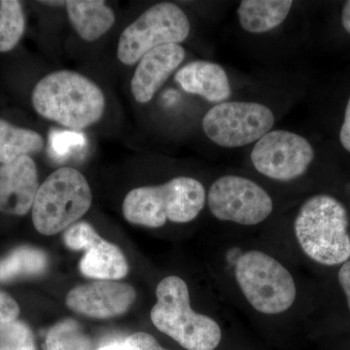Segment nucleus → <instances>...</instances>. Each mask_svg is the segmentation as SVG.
<instances>
[{
	"mask_svg": "<svg viewBox=\"0 0 350 350\" xmlns=\"http://www.w3.org/2000/svg\"><path fill=\"white\" fill-rule=\"evenodd\" d=\"M31 98L40 116L72 130L96 123L105 108L100 88L86 76L70 70L46 75L34 87Z\"/></svg>",
	"mask_w": 350,
	"mask_h": 350,
	"instance_id": "nucleus-1",
	"label": "nucleus"
},
{
	"mask_svg": "<svg viewBox=\"0 0 350 350\" xmlns=\"http://www.w3.org/2000/svg\"><path fill=\"white\" fill-rule=\"evenodd\" d=\"M349 223V213L340 200L330 195H314L297 213L295 236L312 261L337 266L350 259Z\"/></svg>",
	"mask_w": 350,
	"mask_h": 350,
	"instance_id": "nucleus-2",
	"label": "nucleus"
},
{
	"mask_svg": "<svg viewBox=\"0 0 350 350\" xmlns=\"http://www.w3.org/2000/svg\"><path fill=\"white\" fill-rule=\"evenodd\" d=\"M206 202V189L199 180L179 176L162 185L133 189L124 200L123 213L133 224L160 228L167 220L191 222Z\"/></svg>",
	"mask_w": 350,
	"mask_h": 350,
	"instance_id": "nucleus-3",
	"label": "nucleus"
},
{
	"mask_svg": "<svg viewBox=\"0 0 350 350\" xmlns=\"http://www.w3.org/2000/svg\"><path fill=\"white\" fill-rule=\"evenodd\" d=\"M151 320L159 331L186 350H214L222 338L215 320L192 310L187 284L178 276H167L156 289Z\"/></svg>",
	"mask_w": 350,
	"mask_h": 350,
	"instance_id": "nucleus-4",
	"label": "nucleus"
},
{
	"mask_svg": "<svg viewBox=\"0 0 350 350\" xmlns=\"http://www.w3.org/2000/svg\"><path fill=\"white\" fill-rule=\"evenodd\" d=\"M92 191L84 175L72 167L53 172L38 189L32 206L34 227L52 236L76 222L92 206Z\"/></svg>",
	"mask_w": 350,
	"mask_h": 350,
	"instance_id": "nucleus-5",
	"label": "nucleus"
},
{
	"mask_svg": "<svg viewBox=\"0 0 350 350\" xmlns=\"http://www.w3.org/2000/svg\"><path fill=\"white\" fill-rule=\"evenodd\" d=\"M234 275L246 300L262 314L286 312L296 300L293 276L282 262L262 251L250 250L241 255Z\"/></svg>",
	"mask_w": 350,
	"mask_h": 350,
	"instance_id": "nucleus-6",
	"label": "nucleus"
},
{
	"mask_svg": "<svg viewBox=\"0 0 350 350\" xmlns=\"http://www.w3.org/2000/svg\"><path fill=\"white\" fill-rule=\"evenodd\" d=\"M190 31V22L180 7L161 2L145 11L122 32L117 57L122 64L133 66L159 46L183 42Z\"/></svg>",
	"mask_w": 350,
	"mask_h": 350,
	"instance_id": "nucleus-7",
	"label": "nucleus"
},
{
	"mask_svg": "<svg viewBox=\"0 0 350 350\" xmlns=\"http://www.w3.org/2000/svg\"><path fill=\"white\" fill-rule=\"evenodd\" d=\"M275 116L271 108L252 101H225L214 105L202 119V130L223 148L256 144L273 130Z\"/></svg>",
	"mask_w": 350,
	"mask_h": 350,
	"instance_id": "nucleus-8",
	"label": "nucleus"
},
{
	"mask_svg": "<svg viewBox=\"0 0 350 350\" xmlns=\"http://www.w3.org/2000/svg\"><path fill=\"white\" fill-rule=\"evenodd\" d=\"M206 200L214 217L243 226L260 224L273 211L269 193L256 182L239 175L216 179Z\"/></svg>",
	"mask_w": 350,
	"mask_h": 350,
	"instance_id": "nucleus-9",
	"label": "nucleus"
},
{
	"mask_svg": "<svg viewBox=\"0 0 350 350\" xmlns=\"http://www.w3.org/2000/svg\"><path fill=\"white\" fill-rule=\"evenodd\" d=\"M314 157V149L305 137L286 130L269 131L250 153L251 163L259 174L282 182L303 176Z\"/></svg>",
	"mask_w": 350,
	"mask_h": 350,
	"instance_id": "nucleus-10",
	"label": "nucleus"
},
{
	"mask_svg": "<svg viewBox=\"0 0 350 350\" xmlns=\"http://www.w3.org/2000/svg\"><path fill=\"white\" fill-rule=\"evenodd\" d=\"M135 300V291L130 285L108 280L76 287L66 297L71 310L96 319L123 314Z\"/></svg>",
	"mask_w": 350,
	"mask_h": 350,
	"instance_id": "nucleus-11",
	"label": "nucleus"
},
{
	"mask_svg": "<svg viewBox=\"0 0 350 350\" xmlns=\"http://www.w3.org/2000/svg\"><path fill=\"white\" fill-rule=\"evenodd\" d=\"M185 57L186 51L180 44H165L145 54L131 78V90L135 100L149 103Z\"/></svg>",
	"mask_w": 350,
	"mask_h": 350,
	"instance_id": "nucleus-12",
	"label": "nucleus"
},
{
	"mask_svg": "<svg viewBox=\"0 0 350 350\" xmlns=\"http://www.w3.org/2000/svg\"><path fill=\"white\" fill-rule=\"evenodd\" d=\"M38 169L29 156L0 167V213L25 215L38 192Z\"/></svg>",
	"mask_w": 350,
	"mask_h": 350,
	"instance_id": "nucleus-13",
	"label": "nucleus"
},
{
	"mask_svg": "<svg viewBox=\"0 0 350 350\" xmlns=\"http://www.w3.org/2000/svg\"><path fill=\"white\" fill-rule=\"evenodd\" d=\"M174 80L186 93L202 96L216 105L225 103L232 96L227 72L223 66L213 62H191L177 71Z\"/></svg>",
	"mask_w": 350,
	"mask_h": 350,
	"instance_id": "nucleus-14",
	"label": "nucleus"
},
{
	"mask_svg": "<svg viewBox=\"0 0 350 350\" xmlns=\"http://www.w3.org/2000/svg\"><path fill=\"white\" fill-rule=\"evenodd\" d=\"M66 6L76 32L89 42L101 38L116 20L112 9L100 0H70Z\"/></svg>",
	"mask_w": 350,
	"mask_h": 350,
	"instance_id": "nucleus-15",
	"label": "nucleus"
},
{
	"mask_svg": "<svg viewBox=\"0 0 350 350\" xmlns=\"http://www.w3.org/2000/svg\"><path fill=\"white\" fill-rule=\"evenodd\" d=\"M293 4L290 0H243L237 10L239 25L250 33H266L284 23Z\"/></svg>",
	"mask_w": 350,
	"mask_h": 350,
	"instance_id": "nucleus-16",
	"label": "nucleus"
},
{
	"mask_svg": "<svg viewBox=\"0 0 350 350\" xmlns=\"http://www.w3.org/2000/svg\"><path fill=\"white\" fill-rule=\"evenodd\" d=\"M85 275L96 280H120L129 271L128 262L118 246L98 238L86 250L80 262Z\"/></svg>",
	"mask_w": 350,
	"mask_h": 350,
	"instance_id": "nucleus-17",
	"label": "nucleus"
},
{
	"mask_svg": "<svg viewBox=\"0 0 350 350\" xmlns=\"http://www.w3.org/2000/svg\"><path fill=\"white\" fill-rule=\"evenodd\" d=\"M43 147V137L36 131L18 128L0 119V163L2 165L39 153Z\"/></svg>",
	"mask_w": 350,
	"mask_h": 350,
	"instance_id": "nucleus-18",
	"label": "nucleus"
},
{
	"mask_svg": "<svg viewBox=\"0 0 350 350\" xmlns=\"http://www.w3.org/2000/svg\"><path fill=\"white\" fill-rule=\"evenodd\" d=\"M47 267V257L42 251L20 247L0 260V282H8L20 276L38 275Z\"/></svg>",
	"mask_w": 350,
	"mask_h": 350,
	"instance_id": "nucleus-19",
	"label": "nucleus"
},
{
	"mask_svg": "<svg viewBox=\"0 0 350 350\" xmlns=\"http://www.w3.org/2000/svg\"><path fill=\"white\" fill-rule=\"evenodd\" d=\"M25 27V14L18 0L0 1V52H9L19 43Z\"/></svg>",
	"mask_w": 350,
	"mask_h": 350,
	"instance_id": "nucleus-20",
	"label": "nucleus"
},
{
	"mask_svg": "<svg viewBox=\"0 0 350 350\" xmlns=\"http://www.w3.org/2000/svg\"><path fill=\"white\" fill-rule=\"evenodd\" d=\"M46 350H93L92 342L73 320L57 323L48 332Z\"/></svg>",
	"mask_w": 350,
	"mask_h": 350,
	"instance_id": "nucleus-21",
	"label": "nucleus"
},
{
	"mask_svg": "<svg viewBox=\"0 0 350 350\" xmlns=\"http://www.w3.org/2000/svg\"><path fill=\"white\" fill-rule=\"evenodd\" d=\"M0 349L36 350L31 329L18 320L0 324Z\"/></svg>",
	"mask_w": 350,
	"mask_h": 350,
	"instance_id": "nucleus-22",
	"label": "nucleus"
},
{
	"mask_svg": "<svg viewBox=\"0 0 350 350\" xmlns=\"http://www.w3.org/2000/svg\"><path fill=\"white\" fill-rule=\"evenodd\" d=\"M64 243L73 250H87L100 236L89 223L81 222L69 228L64 234Z\"/></svg>",
	"mask_w": 350,
	"mask_h": 350,
	"instance_id": "nucleus-23",
	"label": "nucleus"
},
{
	"mask_svg": "<svg viewBox=\"0 0 350 350\" xmlns=\"http://www.w3.org/2000/svg\"><path fill=\"white\" fill-rule=\"evenodd\" d=\"M20 308L12 297L0 292V324L17 319Z\"/></svg>",
	"mask_w": 350,
	"mask_h": 350,
	"instance_id": "nucleus-24",
	"label": "nucleus"
},
{
	"mask_svg": "<svg viewBox=\"0 0 350 350\" xmlns=\"http://www.w3.org/2000/svg\"><path fill=\"white\" fill-rule=\"evenodd\" d=\"M128 340L137 347V350H167L159 345L155 338L144 332L133 334L128 337Z\"/></svg>",
	"mask_w": 350,
	"mask_h": 350,
	"instance_id": "nucleus-25",
	"label": "nucleus"
},
{
	"mask_svg": "<svg viewBox=\"0 0 350 350\" xmlns=\"http://www.w3.org/2000/svg\"><path fill=\"white\" fill-rule=\"evenodd\" d=\"M79 139L80 142H83L81 135L71 133H62L51 137V140H53V148L59 154L66 153L68 144L70 146L79 144Z\"/></svg>",
	"mask_w": 350,
	"mask_h": 350,
	"instance_id": "nucleus-26",
	"label": "nucleus"
},
{
	"mask_svg": "<svg viewBox=\"0 0 350 350\" xmlns=\"http://www.w3.org/2000/svg\"><path fill=\"white\" fill-rule=\"evenodd\" d=\"M340 140L342 147L350 153V98L345 108L344 123L340 131Z\"/></svg>",
	"mask_w": 350,
	"mask_h": 350,
	"instance_id": "nucleus-27",
	"label": "nucleus"
},
{
	"mask_svg": "<svg viewBox=\"0 0 350 350\" xmlns=\"http://www.w3.org/2000/svg\"><path fill=\"white\" fill-rule=\"evenodd\" d=\"M338 282L344 290L350 310V260L342 264L338 271Z\"/></svg>",
	"mask_w": 350,
	"mask_h": 350,
	"instance_id": "nucleus-28",
	"label": "nucleus"
},
{
	"mask_svg": "<svg viewBox=\"0 0 350 350\" xmlns=\"http://www.w3.org/2000/svg\"><path fill=\"white\" fill-rule=\"evenodd\" d=\"M96 350H137L128 338L123 340H118V342H110V344L103 345Z\"/></svg>",
	"mask_w": 350,
	"mask_h": 350,
	"instance_id": "nucleus-29",
	"label": "nucleus"
},
{
	"mask_svg": "<svg viewBox=\"0 0 350 350\" xmlns=\"http://www.w3.org/2000/svg\"><path fill=\"white\" fill-rule=\"evenodd\" d=\"M342 24L347 33L350 34V0L345 3L342 10Z\"/></svg>",
	"mask_w": 350,
	"mask_h": 350,
	"instance_id": "nucleus-30",
	"label": "nucleus"
},
{
	"mask_svg": "<svg viewBox=\"0 0 350 350\" xmlns=\"http://www.w3.org/2000/svg\"><path fill=\"white\" fill-rule=\"evenodd\" d=\"M41 3H44V4H48V5H53V6H56V5H66V1H40Z\"/></svg>",
	"mask_w": 350,
	"mask_h": 350,
	"instance_id": "nucleus-31",
	"label": "nucleus"
},
{
	"mask_svg": "<svg viewBox=\"0 0 350 350\" xmlns=\"http://www.w3.org/2000/svg\"><path fill=\"white\" fill-rule=\"evenodd\" d=\"M0 350H1V349H0Z\"/></svg>",
	"mask_w": 350,
	"mask_h": 350,
	"instance_id": "nucleus-32",
	"label": "nucleus"
}]
</instances>
